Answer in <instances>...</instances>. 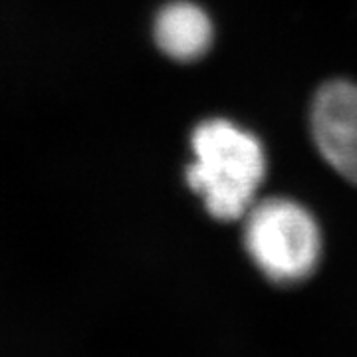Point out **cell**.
<instances>
[{"mask_svg": "<svg viewBox=\"0 0 357 357\" xmlns=\"http://www.w3.org/2000/svg\"><path fill=\"white\" fill-rule=\"evenodd\" d=\"M187 183L217 220H238L258 201L266 175L262 143L229 119H206L191 135Z\"/></svg>", "mask_w": 357, "mask_h": 357, "instance_id": "cell-1", "label": "cell"}, {"mask_svg": "<svg viewBox=\"0 0 357 357\" xmlns=\"http://www.w3.org/2000/svg\"><path fill=\"white\" fill-rule=\"evenodd\" d=\"M312 133L330 167L357 185V84L333 79L319 88L312 105Z\"/></svg>", "mask_w": 357, "mask_h": 357, "instance_id": "cell-3", "label": "cell"}, {"mask_svg": "<svg viewBox=\"0 0 357 357\" xmlns=\"http://www.w3.org/2000/svg\"><path fill=\"white\" fill-rule=\"evenodd\" d=\"M244 248L268 280L304 282L321 260V230L306 206L292 199L256 201L244 217Z\"/></svg>", "mask_w": 357, "mask_h": 357, "instance_id": "cell-2", "label": "cell"}, {"mask_svg": "<svg viewBox=\"0 0 357 357\" xmlns=\"http://www.w3.org/2000/svg\"><path fill=\"white\" fill-rule=\"evenodd\" d=\"M155 42L159 50L177 62L203 58L213 44V22L201 6L177 0L163 6L155 18Z\"/></svg>", "mask_w": 357, "mask_h": 357, "instance_id": "cell-4", "label": "cell"}]
</instances>
